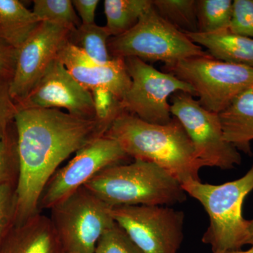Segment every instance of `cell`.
<instances>
[{"instance_id": "cell-1", "label": "cell", "mask_w": 253, "mask_h": 253, "mask_svg": "<svg viewBox=\"0 0 253 253\" xmlns=\"http://www.w3.org/2000/svg\"><path fill=\"white\" fill-rule=\"evenodd\" d=\"M113 120L84 118L56 109L18 108L17 211L15 224L40 212L44 188L60 165L89 142L105 135Z\"/></svg>"}, {"instance_id": "cell-2", "label": "cell", "mask_w": 253, "mask_h": 253, "mask_svg": "<svg viewBox=\"0 0 253 253\" xmlns=\"http://www.w3.org/2000/svg\"><path fill=\"white\" fill-rule=\"evenodd\" d=\"M105 136L117 141L129 158L157 165L181 184L201 180L199 172L204 164L176 118L166 125L152 124L123 111Z\"/></svg>"}, {"instance_id": "cell-3", "label": "cell", "mask_w": 253, "mask_h": 253, "mask_svg": "<svg viewBox=\"0 0 253 253\" xmlns=\"http://www.w3.org/2000/svg\"><path fill=\"white\" fill-rule=\"evenodd\" d=\"M84 186L111 208L170 207L187 199L177 179L157 165L141 160L105 168Z\"/></svg>"}, {"instance_id": "cell-4", "label": "cell", "mask_w": 253, "mask_h": 253, "mask_svg": "<svg viewBox=\"0 0 253 253\" xmlns=\"http://www.w3.org/2000/svg\"><path fill=\"white\" fill-rule=\"evenodd\" d=\"M186 194L202 205L210 224L201 241L212 253L241 250L248 245L249 220L243 216L246 196L253 190V165L236 180L221 184L190 181L181 184Z\"/></svg>"}, {"instance_id": "cell-5", "label": "cell", "mask_w": 253, "mask_h": 253, "mask_svg": "<svg viewBox=\"0 0 253 253\" xmlns=\"http://www.w3.org/2000/svg\"><path fill=\"white\" fill-rule=\"evenodd\" d=\"M162 69L189 84L200 104L217 114L253 89V68L219 61L209 54L164 65Z\"/></svg>"}, {"instance_id": "cell-6", "label": "cell", "mask_w": 253, "mask_h": 253, "mask_svg": "<svg viewBox=\"0 0 253 253\" xmlns=\"http://www.w3.org/2000/svg\"><path fill=\"white\" fill-rule=\"evenodd\" d=\"M108 49L113 58L136 57L145 62L162 61L165 65L208 54L185 33L163 19L153 6L134 28L111 37Z\"/></svg>"}, {"instance_id": "cell-7", "label": "cell", "mask_w": 253, "mask_h": 253, "mask_svg": "<svg viewBox=\"0 0 253 253\" xmlns=\"http://www.w3.org/2000/svg\"><path fill=\"white\" fill-rule=\"evenodd\" d=\"M111 208L83 186L50 209L49 218L66 253H94L115 224Z\"/></svg>"}, {"instance_id": "cell-8", "label": "cell", "mask_w": 253, "mask_h": 253, "mask_svg": "<svg viewBox=\"0 0 253 253\" xmlns=\"http://www.w3.org/2000/svg\"><path fill=\"white\" fill-rule=\"evenodd\" d=\"M124 60L131 81L129 90L121 101V109L125 112L145 122L166 125L173 118L168 102L171 95L184 92L195 96L189 84L172 74L158 71L138 58Z\"/></svg>"}, {"instance_id": "cell-9", "label": "cell", "mask_w": 253, "mask_h": 253, "mask_svg": "<svg viewBox=\"0 0 253 253\" xmlns=\"http://www.w3.org/2000/svg\"><path fill=\"white\" fill-rule=\"evenodd\" d=\"M170 111L180 122L204 167L231 169L242 161L241 154L224 138L219 114L203 107L192 95L176 92Z\"/></svg>"}, {"instance_id": "cell-10", "label": "cell", "mask_w": 253, "mask_h": 253, "mask_svg": "<svg viewBox=\"0 0 253 253\" xmlns=\"http://www.w3.org/2000/svg\"><path fill=\"white\" fill-rule=\"evenodd\" d=\"M115 223L144 253H178L184 240L185 214L169 206L111 208Z\"/></svg>"}, {"instance_id": "cell-11", "label": "cell", "mask_w": 253, "mask_h": 253, "mask_svg": "<svg viewBox=\"0 0 253 253\" xmlns=\"http://www.w3.org/2000/svg\"><path fill=\"white\" fill-rule=\"evenodd\" d=\"M129 158L114 139L104 135L91 141L49 179L40 200L39 211L51 209L105 168L122 163Z\"/></svg>"}, {"instance_id": "cell-12", "label": "cell", "mask_w": 253, "mask_h": 253, "mask_svg": "<svg viewBox=\"0 0 253 253\" xmlns=\"http://www.w3.org/2000/svg\"><path fill=\"white\" fill-rule=\"evenodd\" d=\"M16 105L23 109H65L80 118L99 116L93 93L80 84L58 58L49 65L26 99Z\"/></svg>"}, {"instance_id": "cell-13", "label": "cell", "mask_w": 253, "mask_h": 253, "mask_svg": "<svg viewBox=\"0 0 253 253\" xmlns=\"http://www.w3.org/2000/svg\"><path fill=\"white\" fill-rule=\"evenodd\" d=\"M68 28L42 21L26 42L18 49L10 94L16 104L26 99L59 51L68 42Z\"/></svg>"}, {"instance_id": "cell-14", "label": "cell", "mask_w": 253, "mask_h": 253, "mask_svg": "<svg viewBox=\"0 0 253 253\" xmlns=\"http://www.w3.org/2000/svg\"><path fill=\"white\" fill-rule=\"evenodd\" d=\"M57 58L80 84L97 93L99 97L111 96L121 102L130 87L131 78L124 59L113 58L107 63H97L68 42Z\"/></svg>"}, {"instance_id": "cell-15", "label": "cell", "mask_w": 253, "mask_h": 253, "mask_svg": "<svg viewBox=\"0 0 253 253\" xmlns=\"http://www.w3.org/2000/svg\"><path fill=\"white\" fill-rule=\"evenodd\" d=\"M0 253H66L49 217L37 212L14 224L0 245Z\"/></svg>"}, {"instance_id": "cell-16", "label": "cell", "mask_w": 253, "mask_h": 253, "mask_svg": "<svg viewBox=\"0 0 253 253\" xmlns=\"http://www.w3.org/2000/svg\"><path fill=\"white\" fill-rule=\"evenodd\" d=\"M193 42L208 49L214 59L253 68V39L229 29L213 33H184Z\"/></svg>"}, {"instance_id": "cell-17", "label": "cell", "mask_w": 253, "mask_h": 253, "mask_svg": "<svg viewBox=\"0 0 253 253\" xmlns=\"http://www.w3.org/2000/svg\"><path fill=\"white\" fill-rule=\"evenodd\" d=\"M219 117L226 140L238 151L252 156L253 89L240 95Z\"/></svg>"}, {"instance_id": "cell-18", "label": "cell", "mask_w": 253, "mask_h": 253, "mask_svg": "<svg viewBox=\"0 0 253 253\" xmlns=\"http://www.w3.org/2000/svg\"><path fill=\"white\" fill-rule=\"evenodd\" d=\"M42 21L18 0H0V38L17 50Z\"/></svg>"}, {"instance_id": "cell-19", "label": "cell", "mask_w": 253, "mask_h": 253, "mask_svg": "<svg viewBox=\"0 0 253 253\" xmlns=\"http://www.w3.org/2000/svg\"><path fill=\"white\" fill-rule=\"evenodd\" d=\"M106 27L111 36L124 34L136 26L153 6L152 0H105Z\"/></svg>"}, {"instance_id": "cell-20", "label": "cell", "mask_w": 253, "mask_h": 253, "mask_svg": "<svg viewBox=\"0 0 253 253\" xmlns=\"http://www.w3.org/2000/svg\"><path fill=\"white\" fill-rule=\"evenodd\" d=\"M111 38L106 26L81 23L79 27L70 33L68 43L96 62L107 63L113 59L108 49V41Z\"/></svg>"}, {"instance_id": "cell-21", "label": "cell", "mask_w": 253, "mask_h": 253, "mask_svg": "<svg viewBox=\"0 0 253 253\" xmlns=\"http://www.w3.org/2000/svg\"><path fill=\"white\" fill-rule=\"evenodd\" d=\"M158 14L183 33L198 32L196 0H152Z\"/></svg>"}, {"instance_id": "cell-22", "label": "cell", "mask_w": 253, "mask_h": 253, "mask_svg": "<svg viewBox=\"0 0 253 253\" xmlns=\"http://www.w3.org/2000/svg\"><path fill=\"white\" fill-rule=\"evenodd\" d=\"M196 16L200 33L229 29L233 16V1L196 0Z\"/></svg>"}, {"instance_id": "cell-23", "label": "cell", "mask_w": 253, "mask_h": 253, "mask_svg": "<svg viewBox=\"0 0 253 253\" xmlns=\"http://www.w3.org/2000/svg\"><path fill=\"white\" fill-rule=\"evenodd\" d=\"M33 12L41 21L61 25L71 31L82 23L71 0H35Z\"/></svg>"}, {"instance_id": "cell-24", "label": "cell", "mask_w": 253, "mask_h": 253, "mask_svg": "<svg viewBox=\"0 0 253 253\" xmlns=\"http://www.w3.org/2000/svg\"><path fill=\"white\" fill-rule=\"evenodd\" d=\"M18 158L15 125L7 135L0 139V185L17 183Z\"/></svg>"}, {"instance_id": "cell-25", "label": "cell", "mask_w": 253, "mask_h": 253, "mask_svg": "<svg viewBox=\"0 0 253 253\" xmlns=\"http://www.w3.org/2000/svg\"><path fill=\"white\" fill-rule=\"evenodd\" d=\"M94 253H144L115 223L100 238Z\"/></svg>"}, {"instance_id": "cell-26", "label": "cell", "mask_w": 253, "mask_h": 253, "mask_svg": "<svg viewBox=\"0 0 253 253\" xmlns=\"http://www.w3.org/2000/svg\"><path fill=\"white\" fill-rule=\"evenodd\" d=\"M17 211L16 183L0 185V245L14 225Z\"/></svg>"}, {"instance_id": "cell-27", "label": "cell", "mask_w": 253, "mask_h": 253, "mask_svg": "<svg viewBox=\"0 0 253 253\" xmlns=\"http://www.w3.org/2000/svg\"><path fill=\"white\" fill-rule=\"evenodd\" d=\"M229 29L253 39V0L233 1V16Z\"/></svg>"}, {"instance_id": "cell-28", "label": "cell", "mask_w": 253, "mask_h": 253, "mask_svg": "<svg viewBox=\"0 0 253 253\" xmlns=\"http://www.w3.org/2000/svg\"><path fill=\"white\" fill-rule=\"evenodd\" d=\"M10 83L0 77V139L7 135L14 126L18 106L10 94Z\"/></svg>"}, {"instance_id": "cell-29", "label": "cell", "mask_w": 253, "mask_h": 253, "mask_svg": "<svg viewBox=\"0 0 253 253\" xmlns=\"http://www.w3.org/2000/svg\"><path fill=\"white\" fill-rule=\"evenodd\" d=\"M18 51L0 38V77L10 81L14 78Z\"/></svg>"}, {"instance_id": "cell-30", "label": "cell", "mask_w": 253, "mask_h": 253, "mask_svg": "<svg viewBox=\"0 0 253 253\" xmlns=\"http://www.w3.org/2000/svg\"><path fill=\"white\" fill-rule=\"evenodd\" d=\"M72 2L81 18L83 24L95 23V13L99 3V0H73Z\"/></svg>"}, {"instance_id": "cell-31", "label": "cell", "mask_w": 253, "mask_h": 253, "mask_svg": "<svg viewBox=\"0 0 253 253\" xmlns=\"http://www.w3.org/2000/svg\"><path fill=\"white\" fill-rule=\"evenodd\" d=\"M248 234H249V239H248V245H253V219L252 220H249V227H248Z\"/></svg>"}, {"instance_id": "cell-32", "label": "cell", "mask_w": 253, "mask_h": 253, "mask_svg": "<svg viewBox=\"0 0 253 253\" xmlns=\"http://www.w3.org/2000/svg\"><path fill=\"white\" fill-rule=\"evenodd\" d=\"M219 253H253V246H251V249L247 250V251H242V250H238V251H226V252Z\"/></svg>"}]
</instances>
